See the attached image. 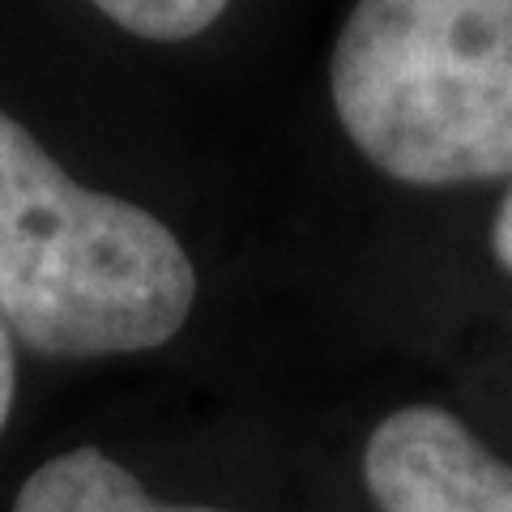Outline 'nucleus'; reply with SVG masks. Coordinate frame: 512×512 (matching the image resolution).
<instances>
[{
    "label": "nucleus",
    "instance_id": "2",
    "mask_svg": "<svg viewBox=\"0 0 512 512\" xmlns=\"http://www.w3.org/2000/svg\"><path fill=\"white\" fill-rule=\"evenodd\" d=\"M329 90L393 180H512V0H355Z\"/></svg>",
    "mask_w": 512,
    "mask_h": 512
},
{
    "label": "nucleus",
    "instance_id": "4",
    "mask_svg": "<svg viewBox=\"0 0 512 512\" xmlns=\"http://www.w3.org/2000/svg\"><path fill=\"white\" fill-rule=\"evenodd\" d=\"M13 512H222L158 504L154 495L99 448H73L43 461L22 483Z\"/></svg>",
    "mask_w": 512,
    "mask_h": 512
},
{
    "label": "nucleus",
    "instance_id": "3",
    "mask_svg": "<svg viewBox=\"0 0 512 512\" xmlns=\"http://www.w3.org/2000/svg\"><path fill=\"white\" fill-rule=\"evenodd\" d=\"M363 478L380 512H512V466L440 406L393 410L367 440Z\"/></svg>",
    "mask_w": 512,
    "mask_h": 512
},
{
    "label": "nucleus",
    "instance_id": "7",
    "mask_svg": "<svg viewBox=\"0 0 512 512\" xmlns=\"http://www.w3.org/2000/svg\"><path fill=\"white\" fill-rule=\"evenodd\" d=\"M491 248H495V256H500V265L512 274V188H508V197H504V205H500V214H495Z\"/></svg>",
    "mask_w": 512,
    "mask_h": 512
},
{
    "label": "nucleus",
    "instance_id": "1",
    "mask_svg": "<svg viewBox=\"0 0 512 512\" xmlns=\"http://www.w3.org/2000/svg\"><path fill=\"white\" fill-rule=\"evenodd\" d=\"M197 299L184 244L141 205L77 184L0 111V320L52 359L171 342Z\"/></svg>",
    "mask_w": 512,
    "mask_h": 512
},
{
    "label": "nucleus",
    "instance_id": "5",
    "mask_svg": "<svg viewBox=\"0 0 512 512\" xmlns=\"http://www.w3.org/2000/svg\"><path fill=\"white\" fill-rule=\"evenodd\" d=\"M111 22L154 43H180L210 30L231 0H90Z\"/></svg>",
    "mask_w": 512,
    "mask_h": 512
},
{
    "label": "nucleus",
    "instance_id": "6",
    "mask_svg": "<svg viewBox=\"0 0 512 512\" xmlns=\"http://www.w3.org/2000/svg\"><path fill=\"white\" fill-rule=\"evenodd\" d=\"M13 389H18V363H13V338H9L5 320H0V431L9 423Z\"/></svg>",
    "mask_w": 512,
    "mask_h": 512
}]
</instances>
